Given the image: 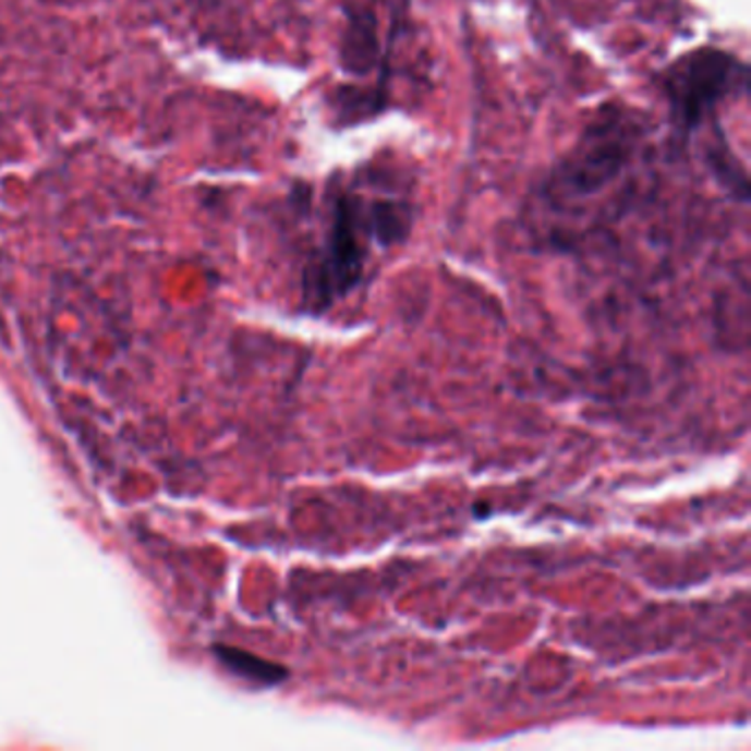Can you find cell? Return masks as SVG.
<instances>
[{"label": "cell", "mask_w": 751, "mask_h": 751, "mask_svg": "<svg viewBox=\"0 0 751 751\" xmlns=\"http://www.w3.org/2000/svg\"><path fill=\"white\" fill-rule=\"evenodd\" d=\"M412 228V205L395 196L364 198L340 190L331 198L325 245L306 271V298L327 308L362 282L371 247H390Z\"/></svg>", "instance_id": "1"}, {"label": "cell", "mask_w": 751, "mask_h": 751, "mask_svg": "<svg viewBox=\"0 0 751 751\" xmlns=\"http://www.w3.org/2000/svg\"><path fill=\"white\" fill-rule=\"evenodd\" d=\"M217 655L221 657V662L226 666H230L241 677H247V679L265 683V686L280 683L287 677L284 668H280L276 664H269V662H263V659H258L254 655L234 651V649H217Z\"/></svg>", "instance_id": "3"}, {"label": "cell", "mask_w": 751, "mask_h": 751, "mask_svg": "<svg viewBox=\"0 0 751 751\" xmlns=\"http://www.w3.org/2000/svg\"><path fill=\"white\" fill-rule=\"evenodd\" d=\"M662 88L675 129L688 135L714 116L725 97L747 88V69L727 51L699 49L664 71Z\"/></svg>", "instance_id": "2"}]
</instances>
